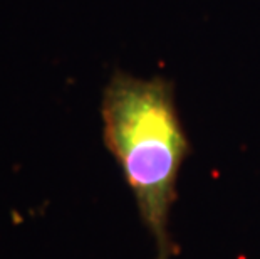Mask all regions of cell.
<instances>
[{
	"label": "cell",
	"mask_w": 260,
	"mask_h": 259,
	"mask_svg": "<svg viewBox=\"0 0 260 259\" xmlns=\"http://www.w3.org/2000/svg\"><path fill=\"white\" fill-rule=\"evenodd\" d=\"M103 140L135 197L153 242V259H175L171 209L191 145L180 118L173 82L116 71L101 98Z\"/></svg>",
	"instance_id": "6da1fadb"
}]
</instances>
